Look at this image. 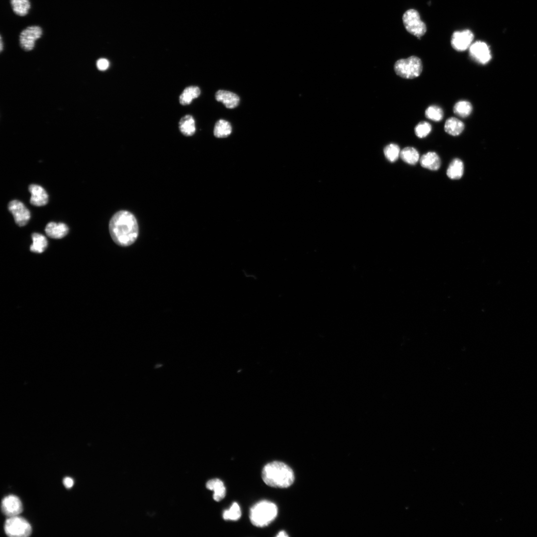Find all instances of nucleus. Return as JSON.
<instances>
[{
    "instance_id": "f257e3e1",
    "label": "nucleus",
    "mask_w": 537,
    "mask_h": 537,
    "mask_svg": "<svg viewBox=\"0 0 537 537\" xmlns=\"http://www.w3.org/2000/svg\"><path fill=\"white\" fill-rule=\"evenodd\" d=\"M112 238L118 246L127 247L136 240L139 233L137 220L134 215L126 211L115 214L109 223Z\"/></svg>"
},
{
    "instance_id": "f03ea898",
    "label": "nucleus",
    "mask_w": 537,
    "mask_h": 537,
    "mask_svg": "<svg viewBox=\"0 0 537 537\" xmlns=\"http://www.w3.org/2000/svg\"><path fill=\"white\" fill-rule=\"evenodd\" d=\"M262 479L268 485L275 488H287L294 483V473L286 464L275 461L267 464L262 471Z\"/></svg>"
},
{
    "instance_id": "7ed1b4c3",
    "label": "nucleus",
    "mask_w": 537,
    "mask_h": 537,
    "mask_svg": "<svg viewBox=\"0 0 537 537\" xmlns=\"http://www.w3.org/2000/svg\"><path fill=\"white\" fill-rule=\"evenodd\" d=\"M277 514L278 507L275 504L263 501L257 503L251 508L250 519L254 526L262 528L272 523Z\"/></svg>"
},
{
    "instance_id": "20e7f679",
    "label": "nucleus",
    "mask_w": 537,
    "mask_h": 537,
    "mask_svg": "<svg viewBox=\"0 0 537 537\" xmlns=\"http://www.w3.org/2000/svg\"><path fill=\"white\" fill-rule=\"evenodd\" d=\"M422 67L421 60L415 56L398 61L394 67L398 75L408 79L418 77L422 71Z\"/></svg>"
},
{
    "instance_id": "39448f33",
    "label": "nucleus",
    "mask_w": 537,
    "mask_h": 537,
    "mask_svg": "<svg viewBox=\"0 0 537 537\" xmlns=\"http://www.w3.org/2000/svg\"><path fill=\"white\" fill-rule=\"evenodd\" d=\"M4 530L7 535L11 537H26L32 532L30 524L18 516L9 517L5 523Z\"/></svg>"
},
{
    "instance_id": "423d86ee",
    "label": "nucleus",
    "mask_w": 537,
    "mask_h": 537,
    "mask_svg": "<svg viewBox=\"0 0 537 537\" xmlns=\"http://www.w3.org/2000/svg\"><path fill=\"white\" fill-rule=\"evenodd\" d=\"M403 20L407 31L411 34L419 38L426 33V25L421 20L420 16L416 10L410 9L406 11L403 15Z\"/></svg>"
},
{
    "instance_id": "0eeeda50",
    "label": "nucleus",
    "mask_w": 537,
    "mask_h": 537,
    "mask_svg": "<svg viewBox=\"0 0 537 537\" xmlns=\"http://www.w3.org/2000/svg\"><path fill=\"white\" fill-rule=\"evenodd\" d=\"M41 28L37 26H32L24 29L20 35L21 46L26 51H31L35 46V42L42 35Z\"/></svg>"
},
{
    "instance_id": "6e6552de",
    "label": "nucleus",
    "mask_w": 537,
    "mask_h": 537,
    "mask_svg": "<svg viewBox=\"0 0 537 537\" xmlns=\"http://www.w3.org/2000/svg\"><path fill=\"white\" fill-rule=\"evenodd\" d=\"M469 54L474 61L480 64H486L492 59L490 47L480 41L472 44L469 48Z\"/></svg>"
},
{
    "instance_id": "1a4fd4ad",
    "label": "nucleus",
    "mask_w": 537,
    "mask_h": 537,
    "mask_svg": "<svg viewBox=\"0 0 537 537\" xmlns=\"http://www.w3.org/2000/svg\"><path fill=\"white\" fill-rule=\"evenodd\" d=\"M474 38V34L470 30L455 32L452 36L451 45L456 51L464 52L470 48Z\"/></svg>"
},
{
    "instance_id": "9d476101",
    "label": "nucleus",
    "mask_w": 537,
    "mask_h": 537,
    "mask_svg": "<svg viewBox=\"0 0 537 537\" xmlns=\"http://www.w3.org/2000/svg\"><path fill=\"white\" fill-rule=\"evenodd\" d=\"M8 209L19 226H24L27 224L31 218V213L23 203L13 200L9 203Z\"/></svg>"
},
{
    "instance_id": "9b49d317",
    "label": "nucleus",
    "mask_w": 537,
    "mask_h": 537,
    "mask_svg": "<svg viewBox=\"0 0 537 537\" xmlns=\"http://www.w3.org/2000/svg\"><path fill=\"white\" fill-rule=\"evenodd\" d=\"M1 509L3 514L9 518L19 516L23 512V507L17 497L10 495L2 500Z\"/></svg>"
},
{
    "instance_id": "f8f14e48",
    "label": "nucleus",
    "mask_w": 537,
    "mask_h": 537,
    "mask_svg": "<svg viewBox=\"0 0 537 537\" xmlns=\"http://www.w3.org/2000/svg\"><path fill=\"white\" fill-rule=\"evenodd\" d=\"M29 190L31 193L30 203L32 205L36 207H41L47 204L48 195L42 187L32 184L29 186Z\"/></svg>"
},
{
    "instance_id": "ddd939ff",
    "label": "nucleus",
    "mask_w": 537,
    "mask_h": 537,
    "mask_svg": "<svg viewBox=\"0 0 537 537\" xmlns=\"http://www.w3.org/2000/svg\"><path fill=\"white\" fill-rule=\"evenodd\" d=\"M216 99L218 102L222 103L228 109L237 107L240 102L239 97L236 94L225 90L218 91L216 94Z\"/></svg>"
},
{
    "instance_id": "4468645a",
    "label": "nucleus",
    "mask_w": 537,
    "mask_h": 537,
    "mask_svg": "<svg viewBox=\"0 0 537 537\" xmlns=\"http://www.w3.org/2000/svg\"><path fill=\"white\" fill-rule=\"evenodd\" d=\"M45 231L52 238L62 239L68 234L69 228L65 223L51 222L46 225Z\"/></svg>"
},
{
    "instance_id": "2eb2a0df",
    "label": "nucleus",
    "mask_w": 537,
    "mask_h": 537,
    "mask_svg": "<svg viewBox=\"0 0 537 537\" xmlns=\"http://www.w3.org/2000/svg\"><path fill=\"white\" fill-rule=\"evenodd\" d=\"M207 489L214 492L213 498L216 502L222 500L226 496V488L222 481L218 478L210 480L207 483Z\"/></svg>"
},
{
    "instance_id": "dca6fc26",
    "label": "nucleus",
    "mask_w": 537,
    "mask_h": 537,
    "mask_svg": "<svg viewBox=\"0 0 537 537\" xmlns=\"http://www.w3.org/2000/svg\"><path fill=\"white\" fill-rule=\"evenodd\" d=\"M420 162L423 168L432 171H436L441 166L440 158L434 152H429L424 155L420 158Z\"/></svg>"
},
{
    "instance_id": "f3484780",
    "label": "nucleus",
    "mask_w": 537,
    "mask_h": 537,
    "mask_svg": "<svg viewBox=\"0 0 537 537\" xmlns=\"http://www.w3.org/2000/svg\"><path fill=\"white\" fill-rule=\"evenodd\" d=\"M200 95L201 90L198 87L192 86L187 87L180 96V103L183 106L189 105Z\"/></svg>"
},
{
    "instance_id": "a211bd4d",
    "label": "nucleus",
    "mask_w": 537,
    "mask_h": 537,
    "mask_svg": "<svg viewBox=\"0 0 537 537\" xmlns=\"http://www.w3.org/2000/svg\"><path fill=\"white\" fill-rule=\"evenodd\" d=\"M179 125L181 132L185 136H191L196 132L195 121L190 115H186L183 117Z\"/></svg>"
},
{
    "instance_id": "6ab92c4d",
    "label": "nucleus",
    "mask_w": 537,
    "mask_h": 537,
    "mask_svg": "<svg viewBox=\"0 0 537 537\" xmlns=\"http://www.w3.org/2000/svg\"><path fill=\"white\" fill-rule=\"evenodd\" d=\"M444 128L448 134L452 136H458L464 130L465 125L460 120L452 117L446 121Z\"/></svg>"
},
{
    "instance_id": "aec40b11",
    "label": "nucleus",
    "mask_w": 537,
    "mask_h": 537,
    "mask_svg": "<svg viewBox=\"0 0 537 537\" xmlns=\"http://www.w3.org/2000/svg\"><path fill=\"white\" fill-rule=\"evenodd\" d=\"M32 236V245L30 248L31 251L34 253H42L45 251L48 246L46 238L38 233H33Z\"/></svg>"
},
{
    "instance_id": "412c9836",
    "label": "nucleus",
    "mask_w": 537,
    "mask_h": 537,
    "mask_svg": "<svg viewBox=\"0 0 537 537\" xmlns=\"http://www.w3.org/2000/svg\"><path fill=\"white\" fill-rule=\"evenodd\" d=\"M464 166L462 160L456 158L454 159L450 164L447 171L448 177L453 180L461 179L464 174Z\"/></svg>"
},
{
    "instance_id": "4be33fe9",
    "label": "nucleus",
    "mask_w": 537,
    "mask_h": 537,
    "mask_svg": "<svg viewBox=\"0 0 537 537\" xmlns=\"http://www.w3.org/2000/svg\"><path fill=\"white\" fill-rule=\"evenodd\" d=\"M10 3L14 12L21 17L27 15L31 8L30 0H10Z\"/></svg>"
},
{
    "instance_id": "5701e85b",
    "label": "nucleus",
    "mask_w": 537,
    "mask_h": 537,
    "mask_svg": "<svg viewBox=\"0 0 537 537\" xmlns=\"http://www.w3.org/2000/svg\"><path fill=\"white\" fill-rule=\"evenodd\" d=\"M232 132L230 124L224 120H219L214 128V135L218 138H224L228 136Z\"/></svg>"
},
{
    "instance_id": "b1692460",
    "label": "nucleus",
    "mask_w": 537,
    "mask_h": 537,
    "mask_svg": "<svg viewBox=\"0 0 537 537\" xmlns=\"http://www.w3.org/2000/svg\"><path fill=\"white\" fill-rule=\"evenodd\" d=\"M400 156L404 161L410 165L416 164L419 160V154L413 148L404 149L401 152Z\"/></svg>"
},
{
    "instance_id": "393cba45",
    "label": "nucleus",
    "mask_w": 537,
    "mask_h": 537,
    "mask_svg": "<svg viewBox=\"0 0 537 537\" xmlns=\"http://www.w3.org/2000/svg\"><path fill=\"white\" fill-rule=\"evenodd\" d=\"M473 111L472 104L466 101H461L457 102L454 107V113L462 118L469 117Z\"/></svg>"
},
{
    "instance_id": "a878e982",
    "label": "nucleus",
    "mask_w": 537,
    "mask_h": 537,
    "mask_svg": "<svg viewBox=\"0 0 537 537\" xmlns=\"http://www.w3.org/2000/svg\"><path fill=\"white\" fill-rule=\"evenodd\" d=\"M384 154L388 160L391 162H394L398 160L400 156V147L397 144H390L385 148Z\"/></svg>"
},
{
    "instance_id": "bb28decb",
    "label": "nucleus",
    "mask_w": 537,
    "mask_h": 537,
    "mask_svg": "<svg viewBox=\"0 0 537 537\" xmlns=\"http://www.w3.org/2000/svg\"><path fill=\"white\" fill-rule=\"evenodd\" d=\"M426 117L434 122L441 121L444 117L443 110L437 106L433 105L429 107L425 111Z\"/></svg>"
},
{
    "instance_id": "cd10ccee",
    "label": "nucleus",
    "mask_w": 537,
    "mask_h": 537,
    "mask_svg": "<svg viewBox=\"0 0 537 537\" xmlns=\"http://www.w3.org/2000/svg\"><path fill=\"white\" fill-rule=\"evenodd\" d=\"M241 516V511L238 504L234 503L229 510H226L223 512V518L225 520L237 521Z\"/></svg>"
},
{
    "instance_id": "c85d7f7f",
    "label": "nucleus",
    "mask_w": 537,
    "mask_h": 537,
    "mask_svg": "<svg viewBox=\"0 0 537 537\" xmlns=\"http://www.w3.org/2000/svg\"><path fill=\"white\" fill-rule=\"evenodd\" d=\"M414 130L415 134L418 137L423 138L426 137L431 132L432 126L428 122H421L415 126Z\"/></svg>"
},
{
    "instance_id": "c756f323",
    "label": "nucleus",
    "mask_w": 537,
    "mask_h": 537,
    "mask_svg": "<svg viewBox=\"0 0 537 537\" xmlns=\"http://www.w3.org/2000/svg\"><path fill=\"white\" fill-rule=\"evenodd\" d=\"M109 62L105 59H101L96 62L97 69L102 71L107 70L109 67Z\"/></svg>"
},
{
    "instance_id": "7c9ffc66",
    "label": "nucleus",
    "mask_w": 537,
    "mask_h": 537,
    "mask_svg": "<svg viewBox=\"0 0 537 537\" xmlns=\"http://www.w3.org/2000/svg\"><path fill=\"white\" fill-rule=\"evenodd\" d=\"M63 484L67 489H70L74 484V480L72 478L67 477L63 479Z\"/></svg>"
},
{
    "instance_id": "2f4dec72",
    "label": "nucleus",
    "mask_w": 537,
    "mask_h": 537,
    "mask_svg": "<svg viewBox=\"0 0 537 537\" xmlns=\"http://www.w3.org/2000/svg\"><path fill=\"white\" fill-rule=\"evenodd\" d=\"M288 536L287 535V534L284 531H282L279 532L278 533V534L277 535V537H288Z\"/></svg>"
},
{
    "instance_id": "473e14b6",
    "label": "nucleus",
    "mask_w": 537,
    "mask_h": 537,
    "mask_svg": "<svg viewBox=\"0 0 537 537\" xmlns=\"http://www.w3.org/2000/svg\"><path fill=\"white\" fill-rule=\"evenodd\" d=\"M0 49H1V52H2L3 49V44L2 36H1V46H0Z\"/></svg>"
}]
</instances>
